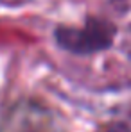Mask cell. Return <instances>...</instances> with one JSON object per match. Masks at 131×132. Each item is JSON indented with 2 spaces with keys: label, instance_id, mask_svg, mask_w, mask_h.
Wrapping results in <instances>:
<instances>
[{
  "label": "cell",
  "instance_id": "cell-1",
  "mask_svg": "<svg viewBox=\"0 0 131 132\" xmlns=\"http://www.w3.org/2000/svg\"><path fill=\"white\" fill-rule=\"evenodd\" d=\"M115 36L113 25L102 20H90L83 29H59L56 38L59 45L75 54H90L109 46Z\"/></svg>",
  "mask_w": 131,
  "mask_h": 132
},
{
  "label": "cell",
  "instance_id": "cell-2",
  "mask_svg": "<svg viewBox=\"0 0 131 132\" xmlns=\"http://www.w3.org/2000/svg\"><path fill=\"white\" fill-rule=\"evenodd\" d=\"M0 132H52V120L42 105L20 102L4 118Z\"/></svg>",
  "mask_w": 131,
  "mask_h": 132
}]
</instances>
